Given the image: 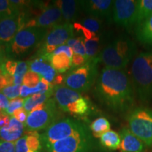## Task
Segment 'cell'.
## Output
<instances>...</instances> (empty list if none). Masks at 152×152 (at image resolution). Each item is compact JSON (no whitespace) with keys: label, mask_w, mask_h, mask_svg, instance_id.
I'll return each mask as SVG.
<instances>
[{"label":"cell","mask_w":152,"mask_h":152,"mask_svg":"<svg viewBox=\"0 0 152 152\" xmlns=\"http://www.w3.org/2000/svg\"><path fill=\"white\" fill-rule=\"evenodd\" d=\"M72 49H73L74 54L82 55V56H85V58H86V51H85L84 38L83 37H77V42L75 43V45H74Z\"/></svg>","instance_id":"cell-36"},{"label":"cell","mask_w":152,"mask_h":152,"mask_svg":"<svg viewBox=\"0 0 152 152\" xmlns=\"http://www.w3.org/2000/svg\"><path fill=\"white\" fill-rule=\"evenodd\" d=\"M87 60L85 56H82V55L73 54V56H72V66L71 69H75L80 67V66H83L87 63Z\"/></svg>","instance_id":"cell-37"},{"label":"cell","mask_w":152,"mask_h":152,"mask_svg":"<svg viewBox=\"0 0 152 152\" xmlns=\"http://www.w3.org/2000/svg\"><path fill=\"white\" fill-rule=\"evenodd\" d=\"M4 56V57H5ZM3 57V58H4ZM3 58H1L2 59ZM1 62V61H0ZM14 85V78L12 75L7 73L0 66V91L6 87Z\"/></svg>","instance_id":"cell-33"},{"label":"cell","mask_w":152,"mask_h":152,"mask_svg":"<svg viewBox=\"0 0 152 152\" xmlns=\"http://www.w3.org/2000/svg\"><path fill=\"white\" fill-rule=\"evenodd\" d=\"M29 71L39 74L43 78L46 79L49 83L53 85L54 79L57 75V72L48 61L41 58H36L28 61Z\"/></svg>","instance_id":"cell-17"},{"label":"cell","mask_w":152,"mask_h":152,"mask_svg":"<svg viewBox=\"0 0 152 152\" xmlns=\"http://www.w3.org/2000/svg\"><path fill=\"white\" fill-rule=\"evenodd\" d=\"M129 130L147 147H152V109L147 106L133 108L127 115Z\"/></svg>","instance_id":"cell-8"},{"label":"cell","mask_w":152,"mask_h":152,"mask_svg":"<svg viewBox=\"0 0 152 152\" xmlns=\"http://www.w3.org/2000/svg\"><path fill=\"white\" fill-rule=\"evenodd\" d=\"M23 12L8 18L0 19V42L6 47L13 40L19 31L24 29Z\"/></svg>","instance_id":"cell-14"},{"label":"cell","mask_w":152,"mask_h":152,"mask_svg":"<svg viewBox=\"0 0 152 152\" xmlns=\"http://www.w3.org/2000/svg\"><path fill=\"white\" fill-rule=\"evenodd\" d=\"M48 33V29L28 28L19 31L13 40L6 47L7 56L10 59L26 56L37 48Z\"/></svg>","instance_id":"cell-5"},{"label":"cell","mask_w":152,"mask_h":152,"mask_svg":"<svg viewBox=\"0 0 152 152\" xmlns=\"http://www.w3.org/2000/svg\"><path fill=\"white\" fill-rule=\"evenodd\" d=\"M54 100L61 111L76 116H86L92 111V104L88 99L77 91L64 85L54 86Z\"/></svg>","instance_id":"cell-4"},{"label":"cell","mask_w":152,"mask_h":152,"mask_svg":"<svg viewBox=\"0 0 152 152\" xmlns=\"http://www.w3.org/2000/svg\"><path fill=\"white\" fill-rule=\"evenodd\" d=\"M54 4L57 6L61 11L63 20L64 23L73 22L77 18L80 7L79 1L74 0H61L54 1Z\"/></svg>","instance_id":"cell-19"},{"label":"cell","mask_w":152,"mask_h":152,"mask_svg":"<svg viewBox=\"0 0 152 152\" xmlns=\"http://www.w3.org/2000/svg\"><path fill=\"white\" fill-rule=\"evenodd\" d=\"M94 92L101 103L115 113L129 112L134 108L136 94L125 70L104 67L98 75Z\"/></svg>","instance_id":"cell-1"},{"label":"cell","mask_w":152,"mask_h":152,"mask_svg":"<svg viewBox=\"0 0 152 152\" xmlns=\"http://www.w3.org/2000/svg\"><path fill=\"white\" fill-rule=\"evenodd\" d=\"M21 12L9 0H0V19L16 16Z\"/></svg>","instance_id":"cell-28"},{"label":"cell","mask_w":152,"mask_h":152,"mask_svg":"<svg viewBox=\"0 0 152 152\" xmlns=\"http://www.w3.org/2000/svg\"><path fill=\"white\" fill-rule=\"evenodd\" d=\"M73 28L74 30H75L77 33H80L82 35L81 37H83L84 39H91L93 38L97 37L96 33H92L90 30L87 29L86 28H85L83 25H81L80 23L75 22L73 24Z\"/></svg>","instance_id":"cell-35"},{"label":"cell","mask_w":152,"mask_h":152,"mask_svg":"<svg viewBox=\"0 0 152 152\" xmlns=\"http://www.w3.org/2000/svg\"><path fill=\"white\" fill-rule=\"evenodd\" d=\"M28 113L25 110L24 108H21V109H19L16 110L13 113L12 116L15 118L17 121H18L19 122L22 123H26V121L28 118Z\"/></svg>","instance_id":"cell-38"},{"label":"cell","mask_w":152,"mask_h":152,"mask_svg":"<svg viewBox=\"0 0 152 152\" xmlns=\"http://www.w3.org/2000/svg\"><path fill=\"white\" fill-rule=\"evenodd\" d=\"M152 15V0H138L137 3L135 26Z\"/></svg>","instance_id":"cell-24"},{"label":"cell","mask_w":152,"mask_h":152,"mask_svg":"<svg viewBox=\"0 0 152 152\" xmlns=\"http://www.w3.org/2000/svg\"><path fill=\"white\" fill-rule=\"evenodd\" d=\"M16 152H28V149L27 143H26V136H23L18 140L15 142Z\"/></svg>","instance_id":"cell-41"},{"label":"cell","mask_w":152,"mask_h":152,"mask_svg":"<svg viewBox=\"0 0 152 152\" xmlns=\"http://www.w3.org/2000/svg\"><path fill=\"white\" fill-rule=\"evenodd\" d=\"M0 152H16L15 142H7L0 139Z\"/></svg>","instance_id":"cell-39"},{"label":"cell","mask_w":152,"mask_h":152,"mask_svg":"<svg viewBox=\"0 0 152 152\" xmlns=\"http://www.w3.org/2000/svg\"><path fill=\"white\" fill-rule=\"evenodd\" d=\"M84 43L87 61L98 58L101 52L99 37L97 36L91 39H84Z\"/></svg>","instance_id":"cell-26"},{"label":"cell","mask_w":152,"mask_h":152,"mask_svg":"<svg viewBox=\"0 0 152 152\" xmlns=\"http://www.w3.org/2000/svg\"><path fill=\"white\" fill-rule=\"evenodd\" d=\"M63 20L61 11L54 4L47 5L35 18L29 20L24 29L28 28H40L49 29L61 24Z\"/></svg>","instance_id":"cell-12"},{"label":"cell","mask_w":152,"mask_h":152,"mask_svg":"<svg viewBox=\"0 0 152 152\" xmlns=\"http://www.w3.org/2000/svg\"><path fill=\"white\" fill-rule=\"evenodd\" d=\"M90 129L94 137L100 138L104 133L110 130L111 124L107 118L104 117H99L95 119L91 123Z\"/></svg>","instance_id":"cell-25"},{"label":"cell","mask_w":152,"mask_h":152,"mask_svg":"<svg viewBox=\"0 0 152 152\" xmlns=\"http://www.w3.org/2000/svg\"><path fill=\"white\" fill-rule=\"evenodd\" d=\"M88 132L90 130L83 123L71 118H64L52 123L40 134V138L42 144L46 147L64 139Z\"/></svg>","instance_id":"cell-7"},{"label":"cell","mask_w":152,"mask_h":152,"mask_svg":"<svg viewBox=\"0 0 152 152\" xmlns=\"http://www.w3.org/2000/svg\"><path fill=\"white\" fill-rule=\"evenodd\" d=\"M28 71H29L28 62L23 61H18L16 71H15L14 75V85H21L24 76Z\"/></svg>","instance_id":"cell-29"},{"label":"cell","mask_w":152,"mask_h":152,"mask_svg":"<svg viewBox=\"0 0 152 152\" xmlns=\"http://www.w3.org/2000/svg\"><path fill=\"white\" fill-rule=\"evenodd\" d=\"M137 1L116 0L114 1L112 20L118 26L130 30L135 26Z\"/></svg>","instance_id":"cell-11"},{"label":"cell","mask_w":152,"mask_h":152,"mask_svg":"<svg viewBox=\"0 0 152 152\" xmlns=\"http://www.w3.org/2000/svg\"><path fill=\"white\" fill-rule=\"evenodd\" d=\"M53 94H54V90L31 95V96L25 99L23 108L29 113L30 112L33 111L35 106L39 105V104H45L47 100L50 99Z\"/></svg>","instance_id":"cell-22"},{"label":"cell","mask_w":152,"mask_h":152,"mask_svg":"<svg viewBox=\"0 0 152 152\" xmlns=\"http://www.w3.org/2000/svg\"><path fill=\"white\" fill-rule=\"evenodd\" d=\"M64 81V76L58 74V75H57L56 76V77H55L53 85H54V86H56V85H61V84L62 83V82Z\"/></svg>","instance_id":"cell-43"},{"label":"cell","mask_w":152,"mask_h":152,"mask_svg":"<svg viewBox=\"0 0 152 152\" xmlns=\"http://www.w3.org/2000/svg\"><path fill=\"white\" fill-rule=\"evenodd\" d=\"M25 125L11 116L10 124L7 128H0V139L7 142H16L23 133Z\"/></svg>","instance_id":"cell-18"},{"label":"cell","mask_w":152,"mask_h":152,"mask_svg":"<svg viewBox=\"0 0 152 152\" xmlns=\"http://www.w3.org/2000/svg\"><path fill=\"white\" fill-rule=\"evenodd\" d=\"M80 23L83 25L87 29L94 33L99 32L103 26L102 20L96 18H92V17H87V18L82 19Z\"/></svg>","instance_id":"cell-30"},{"label":"cell","mask_w":152,"mask_h":152,"mask_svg":"<svg viewBox=\"0 0 152 152\" xmlns=\"http://www.w3.org/2000/svg\"><path fill=\"white\" fill-rule=\"evenodd\" d=\"M24 101L25 99L18 97L16 99H14L9 100V106L7 107V110H6L5 112L7 115H10V116H12L14 112L17 109H21V108L24 105Z\"/></svg>","instance_id":"cell-34"},{"label":"cell","mask_w":152,"mask_h":152,"mask_svg":"<svg viewBox=\"0 0 152 152\" xmlns=\"http://www.w3.org/2000/svg\"><path fill=\"white\" fill-rule=\"evenodd\" d=\"M7 56V54H6V55H4V56H1V57H0V61H1V58H3V57H4V56Z\"/></svg>","instance_id":"cell-45"},{"label":"cell","mask_w":152,"mask_h":152,"mask_svg":"<svg viewBox=\"0 0 152 152\" xmlns=\"http://www.w3.org/2000/svg\"><path fill=\"white\" fill-rule=\"evenodd\" d=\"M54 99L50 98L46 102V107L39 111H33L28 113L25 127L28 131L46 130L58 118V111Z\"/></svg>","instance_id":"cell-9"},{"label":"cell","mask_w":152,"mask_h":152,"mask_svg":"<svg viewBox=\"0 0 152 152\" xmlns=\"http://www.w3.org/2000/svg\"><path fill=\"white\" fill-rule=\"evenodd\" d=\"M20 85H10L2 89L0 92L2 93L7 99L12 100L19 97L20 94Z\"/></svg>","instance_id":"cell-32"},{"label":"cell","mask_w":152,"mask_h":152,"mask_svg":"<svg viewBox=\"0 0 152 152\" xmlns=\"http://www.w3.org/2000/svg\"><path fill=\"white\" fill-rule=\"evenodd\" d=\"M131 81L138 99L143 104L152 101V51L140 52L133 58Z\"/></svg>","instance_id":"cell-2"},{"label":"cell","mask_w":152,"mask_h":152,"mask_svg":"<svg viewBox=\"0 0 152 152\" xmlns=\"http://www.w3.org/2000/svg\"><path fill=\"white\" fill-rule=\"evenodd\" d=\"M137 39L144 45H152V15L137 25L135 28Z\"/></svg>","instance_id":"cell-20"},{"label":"cell","mask_w":152,"mask_h":152,"mask_svg":"<svg viewBox=\"0 0 152 152\" xmlns=\"http://www.w3.org/2000/svg\"><path fill=\"white\" fill-rule=\"evenodd\" d=\"M100 139V143L104 147L110 150L119 149L121 138L120 134L115 131L110 130L102 135Z\"/></svg>","instance_id":"cell-23"},{"label":"cell","mask_w":152,"mask_h":152,"mask_svg":"<svg viewBox=\"0 0 152 152\" xmlns=\"http://www.w3.org/2000/svg\"><path fill=\"white\" fill-rule=\"evenodd\" d=\"M135 44L126 36H121L108 44L98 58L106 67L124 70L136 54Z\"/></svg>","instance_id":"cell-3"},{"label":"cell","mask_w":152,"mask_h":152,"mask_svg":"<svg viewBox=\"0 0 152 152\" xmlns=\"http://www.w3.org/2000/svg\"><path fill=\"white\" fill-rule=\"evenodd\" d=\"M80 7L90 17L98 19L112 20L114 1L111 0H86L79 1Z\"/></svg>","instance_id":"cell-13"},{"label":"cell","mask_w":152,"mask_h":152,"mask_svg":"<svg viewBox=\"0 0 152 152\" xmlns=\"http://www.w3.org/2000/svg\"><path fill=\"white\" fill-rule=\"evenodd\" d=\"M73 25L69 23H63L54 26L48 31L40 45L57 47L64 45L68 39L73 37Z\"/></svg>","instance_id":"cell-15"},{"label":"cell","mask_w":152,"mask_h":152,"mask_svg":"<svg viewBox=\"0 0 152 152\" xmlns=\"http://www.w3.org/2000/svg\"><path fill=\"white\" fill-rule=\"evenodd\" d=\"M99 62V58L88 60L83 66L71 70L64 76V84L80 93L88 91L97 80Z\"/></svg>","instance_id":"cell-6"},{"label":"cell","mask_w":152,"mask_h":152,"mask_svg":"<svg viewBox=\"0 0 152 152\" xmlns=\"http://www.w3.org/2000/svg\"><path fill=\"white\" fill-rule=\"evenodd\" d=\"M121 138V152H146L147 146L133 134L128 128H123L120 132Z\"/></svg>","instance_id":"cell-16"},{"label":"cell","mask_w":152,"mask_h":152,"mask_svg":"<svg viewBox=\"0 0 152 152\" xmlns=\"http://www.w3.org/2000/svg\"><path fill=\"white\" fill-rule=\"evenodd\" d=\"M94 142L90 132L77 134L46 146L48 152H92Z\"/></svg>","instance_id":"cell-10"},{"label":"cell","mask_w":152,"mask_h":152,"mask_svg":"<svg viewBox=\"0 0 152 152\" xmlns=\"http://www.w3.org/2000/svg\"><path fill=\"white\" fill-rule=\"evenodd\" d=\"M42 77L39 74L31 71H28L25 75L23 80V85L28 87H35L39 84L41 81Z\"/></svg>","instance_id":"cell-31"},{"label":"cell","mask_w":152,"mask_h":152,"mask_svg":"<svg viewBox=\"0 0 152 152\" xmlns=\"http://www.w3.org/2000/svg\"><path fill=\"white\" fill-rule=\"evenodd\" d=\"M9 101L2 93L0 92V110L1 111H6L9 106Z\"/></svg>","instance_id":"cell-42"},{"label":"cell","mask_w":152,"mask_h":152,"mask_svg":"<svg viewBox=\"0 0 152 152\" xmlns=\"http://www.w3.org/2000/svg\"><path fill=\"white\" fill-rule=\"evenodd\" d=\"M6 55V46L0 42V57Z\"/></svg>","instance_id":"cell-44"},{"label":"cell","mask_w":152,"mask_h":152,"mask_svg":"<svg viewBox=\"0 0 152 152\" xmlns=\"http://www.w3.org/2000/svg\"><path fill=\"white\" fill-rule=\"evenodd\" d=\"M48 61L57 73H63L71 69L72 58L66 54L49 55L47 58Z\"/></svg>","instance_id":"cell-21"},{"label":"cell","mask_w":152,"mask_h":152,"mask_svg":"<svg viewBox=\"0 0 152 152\" xmlns=\"http://www.w3.org/2000/svg\"><path fill=\"white\" fill-rule=\"evenodd\" d=\"M58 54H67L70 58H72V56H73L74 53L73 49H72L71 47H68V45H61L59 47H57L56 49L54 51V52H53L51 55H56Z\"/></svg>","instance_id":"cell-40"},{"label":"cell","mask_w":152,"mask_h":152,"mask_svg":"<svg viewBox=\"0 0 152 152\" xmlns=\"http://www.w3.org/2000/svg\"><path fill=\"white\" fill-rule=\"evenodd\" d=\"M25 136L28 149V152H40L42 149L40 134H38L37 132L28 131Z\"/></svg>","instance_id":"cell-27"}]
</instances>
